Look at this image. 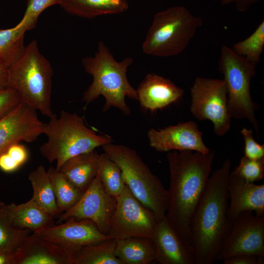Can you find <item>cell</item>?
Returning a JSON list of instances; mask_svg holds the SVG:
<instances>
[{
    "instance_id": "1",
    "label": "cell",
    "mask_w": 264,
    "mask_h": 264,
    "mask_svg": "<svg viewBox=\"0 0 264 264\" xmlns=\"http://www.w3.org/2000/svg\"><path fill=\"white\" fill-rule=\"evenodd\" d=\"M215 151L207 154L172 151L167 154L170 172L166 217L177 234L190 242L191 221L210 176Z\"/></svg>"
},
{
    "instance_id": "2",
    "label": "cell",
    "mask_w": 264,
    "mask_h": 264,
    "mask_svg": "<svg viewBox=\"0 0 264 264\" xmlns=\"http://www.w3.org/2000/svg\"><path fill=\"white\" fill-rule=\"evenodd\" d=\"M231 161L226 159L210 176L190 224V242L195 264H212L218 260L222 242L232 222L227 215V184Z\"/></svg>"
},
{
    "instance_id": "3",
    "label": "cell",
    "mask_w": 264,
    "mask_h": 264,
    "mask_svg": "<svg viewBox=\"0 0 264 264\" xmlns=\"http://www.w3.org/2000/svg\"><path fill=\"white\" fill-rule=\"evenodd\" d=\"M82 63L86 72L93 78L82 96V101L86 105L102 95L106 101L103 112L114 107L124 115H130L131 109L126 103V97L137 100L136 89L131 86L127 77V69L133 59L127 57L117 62L109 48L100 41L94 56L83 58Z\"/></svg>"
},
{
    "instance_id": "4",
    "label": "cell",
    "mask_w": 264,
    "mask_h": 264,
    "mask_svg": "<svg viewBox=\"0 0 264 264\" xmlns=\"http://www.w3.org/2000/svg\"><path fill=\"white\" fill-rule=\"evenodd\" d=\"M49 119L43 132L47 140L40 152L50 163L56 162L58 171L68 159L113 142L110 136L97 134L87 127L83 117L76 113L63 110Z\"/></svg>"
},
{
    "instance_id": "5",
    "label": "cell",
    "mask_w": 264,
    "mask_h": 264,
    "mask_svg": "<svg viewBox=\"0 0 264 264\" xmlns=\"http://www.w3.org/2000/svg\"><path fill=\"white\" fill-rule=\"evenodd\" d=\"M53 74L51 64L34 40L8 67V87L16 90L23 102L50 118L55 114L51 102Z\"/></svg>"
},
{
    "instance_id": "6",
    "label": "cell",
    "mask_w": 264,
    "mask_h": 264,
    "mask_svg": "<svg viewBox=\"0 0 264 264\" xmlns=\"http://www.w3.org/2000/svg\"><path fill=\"white\" fill-rule=\"evenodd\" d=\"M201 17L183 6H175L154 14L142 44L143 52L159 57L177 55L187 47L202 25Z\"/></svg>"
},
{
    "instance_id": "7",
    "label": "cell",
    "mask_w": 264,
    "mask_h": 264,
    "mask_svg": "<svg viewBox=\"0 0 264 264\" xmlns=\"http://www.w3.org/2000/svg\"><path fill=\"white\" fill-rule=\"evenodd\" d=\"M104 153L121 169L126 185L133 196L154 213L158 220L166 215L168 191L136 151L112 142L104 145Z\"/></svg>"
},
{
    "instance_id": "8",
    "label": "cell",
    "mask_w": 264,
    "mask_h": 264,
    "mask_svg": "<svg viewBox=\"0 0 264 264\" xmlns=\"http://www.w3.org/2000/svg\"><path fill=\"white\" fill-rule=\"evenodd\" d=\"M256 66V64L222 45L219 70L224 77L229 114L236 119H247L258 134V123L255 115L258 105L253 101L250 88Z\"/></svg>"
},
{
    "instance_id": "9",
    "label": "cell",
    "mask_w": 264,
    "mask_h": 264,
    "mask_svg": "<svg viewBox=\"0 0 264 264\" xmlns=\"http://www.w3.org/2000/svg\"><path fill=\"white\" fill-rule=\"evenodd\" d=\"M192 114L199 121L209 120L215 133L224 136L231 128L227 92L223 79L198 77L190 89Z\"/></svg>"
},
{
    "instance_id": "10",
    "label": "cell",
    "mask_w": 264,
    "mask_h": 264,
    "mask_svg": "<svg viewBox=\"0 0 264 264\" xmlns=\"http://www.w3.org/2000/svg\"><path fill=\"white\" fill-rule=\"evenodd\" d=\"M116 201L108 235L113 239L132 237L152 238L158 221L154 213L143 205L127 185L116 197Z\"/></svg>"
},
{
    "instance_id": "11",
    "label": "cell",
    "mask_w": 264,
    "mask_h": 264,
    "mask_svg": "<svg viewBox=\"0 0 264 264\" xmlns=\"http://www.w3.org/2000/svg\"><path fill=\"white\" fill-rule=\"evenodd\" d=\"M116 203V198L109 195L103 188L98 172L78 201L58 216L57 223L72 220H88L102 233L108 235Z\"/></svg>"
},
{
    "instance_id": "12",
    "label": "cell",
    "mask_w": 264,
    "mask_h": 264,
    "mask_svg": "<svg viewBox=\"0 0 264 264\" xmlns=\"http://www.w3.org/2000/svg\"><path fill=\"white\" fill-rule=\"evenodd\" d=\"M242 254L264 257V216L250 211L239 215L232 222L218 260Z\"/></svg>"
},
{
    "instance_id": "13",
    "label": "cell",
    "mask_w": 264,
    "mask_h": 264,
    "mask_svg": "<svg viewBox=\"0 0 264 264\" xmlns=\"http://www.w3.org/2000/svg\"><path fill=\"white\" fill-rule=\"evenodd\" d=\"M45 124L37 110L22 101L0 118V154L13 144L37 140L43 134Z\"/></svg>"
},
{
    "instance_id": "14",
    "label": "cell",
    "mask_w": 264,
    "mask_h": 264,
    "mask_svg": "<svg viewBox=\"0 0 264 264\" xmlns=\"http://www.w3.org/2000/svg\"><path fill=\"white\" fill-rule=\"evenodd\" d=\"M37 233L62 247L69 254L71 259L82 248L112 239L102 233L95 224L88 220H66Z\"/></svg>"
},
{
    "instance_id": "15",
    "label": "cell",
    "mask_w": 264,
    "mask_h": 264,
    "mask_svg": "<svg viewBox=\"0 0 264 264\" xmlns=\"http://www.w3.org/2000/svg\"><path fill=\"white\" fill-rule=\"evenodd\" d=\"M147 137L150 146L159 152L191 151L207 154L211 151L204 144L197 123L192 121L163 129L151 128Z\"/></svg>"
},
{
    "instance_id": "16",
    "label": "cell",
    "mask_w": 264,
    "mask_h": 264,
    "mask_svg": "<svg viewBox=\"0 0 264 264\" xmlns=\"http://www.w3.org/2000/svg\"><path fill=\"white\" fill-rule=\"evenodd\" d=\"M151 239L155 262L160 264H195L192 244L177 234L166 216L158 220Z\"/></svg>"
},
{
    "instance_id": "17",
    "label": "cell",
    "mask_w": 264,
    "mask_h": 264,
    "mask_svg": "<svg viewBox=\"0 0 264 264\" xmlns=\"http://www.w3.org/2000/svg\"><path fill=\"white\" fill-rule=\"evenodd\" d=\"M227 190L228 196L227 215L232 222L241 213L252 211L264 216V184H256L230 172Z\"/></svg>"
},
{
    "instance_id": "18",
    "label": "cell",
    "mask_w": 264,
    "mask_h": 264,
    "mask_svg": "<svg viewBox=\"0 0 264 264\" xmlns=\"http://www.w3.org/2000/svg\"><path fill=\"white\" fill-rule=\"evenodd\" d=\"M136 91L140 106L151 111L164 109L176 102L184 93L170 79L154 73L147 74Z\"/></svg>"
},
{
    "instance_id": "19",
    "label": "cell",
    "mask_w": 264,
    "mask_h": 264,
    "mask_svg": "<svg viewBox=\"0 0 264 264\" xmlns=\"http://www.w3.org/2000/svg\"><path fill=\"white\" fill-rule=\"evenodd\" d=\"M71 261L62 247L33 232L15 253L14 264H71Z\"/></svg>"
},
{
    "instance_id": "20",
    "label": "cell",
    "mask_w": 264,
    "mask_h": 264,
    "mask_svg": "<svg viewBox=\"0 0 264 264\" xmlns=\"http://www.w3.org/2000/svg\"><path fill=\"white\" fill-rule=\"evenodd\" d=\"M100 158L95 150L81 154L66 160L59 171L84 193L97 174Z\"/></svg>"
},
{
    "instance_id": "21",
    "label": "cell",
    "mask_w": 264,
    "mask_h": 264,
    "mask_svg": "<svg viewBox=\"0 0 264 264\" xmlns=\"http://www.w3.org/2000/svg\"><path fill=\"white\" fill-rule=\"evenodd\" d=\"M13 221L18 227L38 233L55 224L54 217L42 208L32 198L17 204H6Z\"/></svg>"
},
{
    "instance_id": "22",
    "label": "cell",
    "mask_w": 264,
    "mask_h": 264,
    "mask_svg": "<svg viewBox=\"0 0 264 264\" xmlns=\"http://www.w3.org/2000/svg\"><path fill=\"white\" fill-rule=\"evenodd\" d=\"M59 5L69 14L87 19L119 14L129 8L127 0H62Z\"/></svg>"
},
{
    "instance_id": "23",
    "label": "cell",
    "mask_w": 264,
    "mask_h": 264,
    "mask_svg": "<svg viewBox=\"0 0 264 264\" xmlns=\"http://www.w3.org/2000/svg\"><path fill=\"white\" fill-rule=\"evenodd\" d=\"M115 255L122 264H149L155 262L154 248L150 238L116 239Z\"/></svg>"
},
{
    "instance_id": "24",
    "label": "cell",
    "mask_w": 264,
    "mask_h": 264,
    "mask_svg": "<svg viewBox=\"0 0 264 264\" xmlns=\"http://www.w3.org/2000/svg\"><path fill=\"white\" fill-rule=\"evenodd\" d=\"M28 179L33 189L32 198L54 218L61 212L58 207L53 186L47 171L40 165L30 172Z\"/></svg>"
},
{
    "instance_id": "25",
    "label": "cell",
    "mask_w": 264,
    "mask_h": 264,
    "mask_svg": "<svg viewBox=\"0 0 264 264\" xmlns=\"http://www.w3.org/2000/svg\"><path fill=\"white\" fill-rule=\"evenodd\" d=\"M116 239L87 245L76 252L71 264H122L115 255Z\"/></svg>"
},
{
    "instance_id": "26",
    "label": "cell",
    "mask_w": 264,
    "mask_h": 264,
    "mask_svg": "<svg viewBox=\"0 0 264 264\" xmlns=\"http://www.w3.org/2000/svg\"><path fill=\"white\" fill-rule=\"evenodd\" d=\"M27 31L19 23L7 29H0V63L9 67L23 52Z\"/></svg>"
},
{
    "instance_id": "27",
    "label": "cell",
    "mask_w": 264,
    "mask_h": 264,
    "mask_svg": "<svg viewBox=\"0 0 264 264\" xmlns=\"http://www.w3.org/2000/svg\"><path fill=\"white\" fill-rule=\"evenodd\" d=\"M29 231L15 225L6 204L2 202L0 205V251L15 254L29 235Z\"/></svg>"
},
{
    "instance_id": "28",
    "label": "cell",
    "mask_w": 264,
    "mask_h": 264,
    "mask_svg": "<svg viewBox=\"0 0 264 264\" xmlns=\"http://www.w3.org/2000/svg\"><path fill=\"white\" fill-rule=\"evenodd\" d=\"M47 172L61 214L72 207L80 199L83 192L73 185L61 171L57 170L55 168L50 167Z\"/></svg>"
},
{
    "instance_id": "29",
    "label": "cell",
    "mask_w": 264,
    "mask_h": 264,
    "mask_svg": "<svg viewBox=\"0 0 264 264\" xmlns=\"http://www.w3.org/2000/svg\"><path fill=\"white\" fill-rule=\"evenodd\" d=\"M98 174L102 185L110 195L116 198L126 185L121 168L105 153L100 154Z\"/></svg>"
},
{
    "instance_id": "30",
    "label": "cell",
    "mask_w": 264,
    "mask_h": 264,
    "mask_svg": "<svg viewBox=\"0 0 264 264\" xmlns=\"http://www.w3.org/2000/svg\"><path fill=\"white\" fill-rule=\"evenodd\" d=\"M264 46V21H263L250 36L234 44L232 49L237 54L257 64L260 60Z\"/></svg>"
},
{
    "instance_id": "31",
    "label": "cell",
    "mask_w": 264,
    "mask_h": 264,
    "mask_svg": "<svg viewBox=\"0 0 264 264\" xmlns=\"http://www.w3.org/2000/svg\"><path fill=\"white\" fill-rule=\"evenodd\" d=\"M231 172L250 182L259 181L264 177V158L254 160L243 156L239 165Z\"/></svg>"
},
{
    "instance_id": "32",
    "label": "cell",
    "mask_w": 264,
    "mask_h": 264,
    "mask_svg": "<svg viewBox=\"0 0 264 264\" xmlns=\"http://www.w3.org/2000/svg\"><path fill=\"white\" fill-rule=\"evenodd\" d=\"M62 0H28L23 16L19 22L26 31L36 25L40 14L48 7L60 4Z\"/></svg>"
},
{
    "instance_id": "33",
    "label": "cell",
    "mask_w": 264,
    "mask_h": 264,
    "mask_svg": "<svg viewBox=\"0 0 264 264\" xmlns=\"http://www.w3.org/2000/svg\"><path fill=\"white\" fill-rule=\"evenodd\" d=\"M241 133L244 141V156L254 160L264 158V144H260L255 141L252 130L243 128Z\"/></svg>"
},
{
    "instance_id": "34",
    "label": "cell",
    "mask_w": 264,
    "mask_h": 264,
    "mask_svg": "<svg viewBox=\"0 0 264 264\" xmlns=\"http://www.w3.org/2000/svg\"><path fill=\"white\" fill-rule=\"evenodd\" d=\"M19 93L15 89L7 88L0 92V118L10 111L22 102Z\"/></svg>"
},
{
    "instance_id": "35",
    "label": "cell",
    "mask_w": 264,
    "mask_h": 264,
    "mask_svg": "<svg viewBox=\"0 0 264 264\" xmlns=\"http://www.w3.org/2000/svg\"><path fill=\"white\" fill-rule=\"evenodd\" d=\"M223 264H264V257L253 254H242L222 260Z\"/></svg>"
},
{
    "instance_id": "36",
    "label": "cell",
    "mask_w": 264,
    "mask_h": 264,
    "mask_svg": "<svg viewBox=\"0 0 264 264\" xmlns=\"http://www.w3.org/2000/svg\"><path fill=\"white\" fill-rule=\"evenodd\" d=\"M20 166L27 160L29 154L25 146L19 143L9 146L5 151Z\"/></svg>"
},
{
    "instance_id": "37",
    "label": "cell",
    "mask_w": 264,
    "mask_h": 264,
    "mask_svg": "<svg viewBox=\"0 0 264 264\" xmlns=\"http://www.w3.org/2000/svg\"><path fill=\"white\" fill-rule=\"evenodd\" d=\"M21 166L6 152L0 154V170L6 173H12Z\"/></svg>"
},
{
    "instance_id": "38",
    "label": "cell",
    "mask_w": 264,
    "mask_h": 264,
    "mask_svg": "<svg viewBox=\"0 0 264 264\" xmlns=\"http://www.w3.org/2000/svg\"><path fill=\"white\" fill-rule=\"evenodd\" d=\"M8 67L0 63V92L8 87Z\"/></svg>"
},
{
    "instance_id": "39",
    "label": "cell",
    "mask_w": 264,
    "mask_h": 264,
    "mask_svg": "<svg viewBox=\"0 0 264 264\" xmlns=\"http://www.w3.org/2000/svg\"><path fill=\"white\" fill-rule=\"evenodd\" d=\"M220 1L222 5L228 4L233 1L235 2L238 10L241 11L246 10L249 4L254 2V0H220Z\"/></svg>"
},
{
    "instance_id": "40",
    "label": "cell",
    "mask_w": 264,
    "mask_h": 264,
    "mask_svg": "<svg viewBox=\"0 0 264 264\" xmlns=\"http://www.w3.org/2000/svg\"><path fill=\"white\" fill-rule=\"evenodd\" d=\"M15 254L0 251V264H14Z\"/></svg>"
},
{
    "instance_id": "41",
    "label": "cell",
    "mask_w": 264,
    "mask_h": 264,
    "mask_svg": "<svg viewBox=\"0 0 264 264\" xmlns=\"http://www.w3.org/2000/svg\"><path fill=\"white\" fill-rule=\"evenodd\" d=\"M2 202L0 201V204H1Z\"/></svg>"
},
{
    "instance_id": "42",
    "label": "cell",
    "mask_w": 264,
    "mask_h": 264,
    "mask_svg": "<svg viewBox=\"0 0 264 264\" xmlns=\"http://www.w3.org/2000/svg\"><path fill=\"white\" fill-rule=\"evenodd\" d=\"M257 0H254V1H257Z\"/></svg>"
}]
</instances>
